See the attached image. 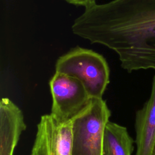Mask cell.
I'll use <instances>...</instances> for the list:
<instances>
[{
  "mask_svg": "<svg viewBox=\"0 0 155 155\" xmlns=\"http://www.w3.org/2000/svg\"><path fill=\"white\" fill-rule=\"evenodd\" d=\"M73 34L119 56L128 72L155 70V0H111L85 8Z\"/></svg>",
  "mask_w": 155,
  "mask_h": 155,
  "instance_id": "cell-1",
  "label": "cell"
},
{
  "mask_svg": "<svg viewBox=\"0 0 155 155\" xmlns=\"http://www.w3.org/2000/svg\"><path fill=\"white\" fill-rule=\"evenodd\" d=\"M55 70L78 78L90 98H102L110 81V68L104 57L79 46L58 59Z\"/></svg>",
  "mask_w": 155,
  "mask_h": 155,
  "instance_id": "cell-2",
  "label": "cell"
},
{
  "mask_svg": "<svg viewBox=\"0 0 155 155\" xmlns=\"http://www.w3.org/2000/svg\"><path fill=\"white\" fill-rule=\"evenodd\" d=\"M111 113L102 98H91L73 117L71 155H102L105 126Z\"/></svg>",
  "mask_w": 155,
  "mask_h": 155,
  "instance_id": "cell-3",
  "label": "cell"
},
{
  "mask_svg": "<svg viewBox=\"0 0 155 155\" xmlns=\"http://www.w3.org/2000/svg\"><path fill=\"white\" fill-rule=\"evenodd\" d=\"M52 96L51 114L61 122H65L81 111L90 97L78 78L55 72L50 81Z\"/></svg>",
  "mask_w": 155,
  "mask_h": 155,
  "instance_id": "cell-4",
  "label": "cell"
},
{
  "mask_svg": "<svg viewBox=\"0 0 155 155\" xmlns=\"http://www.w3.org/2000/svg\"><path fill=\"white\" fill-rule=\"evenodd\" d=\"M73 117L61 122L51 114L41 117L30 155H71Z\"/></svg>",
  "mask_w": 155,
  "mask_h": 155,
  "instance_id": "cell-5",
  "label": "cell"
},
{
  "mask_svg": "<svg viewBox=\"0 0 155 155\" xmlns=\"http://www.w3.org/2000/svg\"><path fill=\"white\" fill-rule=\"evenodd\" d=\"M26 128L24 115L8 98L0 102V155H13L20 136Z\"/></svg>",
  "mask_w": 155,
  "mask_h": 155,
  "instance_id": "cell-6",
  "label": "cell"
},
{
  "mask_svg": "<svg viewBox=\"0 0 155 155\" xmlns=\"http://www.w3.org/2000/svg\"><path fill=\"white\" fill-rule=\"evenodd\" d=\"M135 130V155H153L155 148V75L149 99L136 112Z\"/></svg>",
  "mask_w": 155,
  "mask_h": 155,
  "instance_id": "cell-7",
  "label": "cell"
},
{
  "mask_svg": "<svg viewBox=\"0 0 155 155\" xmlns=\"http://www.w3.org/2000/svg\"><path fill=\"white\" fill-rule=\"evenodd\" d=\"M133 143L126 127L109 120L105 128L102 155H131Z\"/></svg>",
  "mask_w": 155,
  "mask_h": 155,
  "instance_id": "cell-8",
  "label": "cell"
},
{
  "mask_svg": "<svg viewBox=\"0 0 155 155\" xmlns=\"http://www.w3.org/2000/svg\"><path fill=\"white\" fill-rule=\"evenodd\" d=\"M67 2L77 6H83L85 8L96 3V0H64Z\"/></svg>",
  "mask_w": 155,
  "mask_h": 155,
  "instance_id": "cell-9",
  "label": "cell"
},
{
  "mask_svg": "<svg viewBox=\"0 0 155 155\" xmlns=\"http://www.w3.org/2000/svg\"><path fill=\"white\" fill-rule=\"evenodd\" d=\"M153 155H155V148H154V153H153Z\"/></svg>",
  "mask_w": 155,
  "mask_h": 155,
  "instance_id": "cell-10",
  "label": "cell"
}]
</instances>
